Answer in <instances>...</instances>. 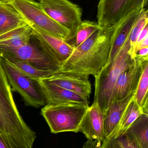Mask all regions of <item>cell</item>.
Masks as SVG:
<instances>
[{
  "label": "cell",
  "mask_w": 148,
  "mask_h": 148,
  "mask_svg": "<svg viewBox=\"0 0 148 148\" xmlns=\"http://www.w3.org/2000/svg\"><path fill=\"white\" fill-rule=\"evenodd\" d=\"M0 133L11 148H32L36 137L19 113L1 57Z\"/></svg>",
  "instance_id": "1"
},
{
  "label": "cell",
  "mask_w": 148,
  "mask_h": 148,
  "mask_svg": "<svg viewBox=\"0 0 148 148\" xmlns=\"http://www.w3.org/2000/svg\"><path fill=\"white\" fill-rule=\"evenodd\" d=\"M114 28H100L98 37L92 47L74 63L59 69L55 74L83 79H89L90 75H97L108 61Z\"/></svg>",
  "instance_id": "2"
},
{
  "label": "cell",
  "mask_w": 148,
  "mask_h": 148,
  "mask_svg": "<svg viewBox=\"0 0 148 148\" xmlns=\"http://www.w3.org/2000/svg\"><path fill=\"white\" fill-rule=\"evenodd\" d=\"M128 38L116 56L95 77L94 102L98 103L103 114L113 102L115 87L120 74L134 63Z\"/></svg>",
  "instance_id": "3"
},
{
  "label": "cell",
  "mask_w": 148,
  "mask_h": 148,
  "mask_svg": "<svg viewBox=\"0 0 148 148\" xmlns=\"http://www.w3.org/2000/svg\"><path fill=\"white\" fill-rule=\"evenodd\" d=\"M89 107L77 103L45 105L41 110V114L51 133H77L79 132L82 121Z\"/></svg>",
  "instance_id": "4"
},
{
  "label": "cell",
  "mask_w": 148,
  "mask_h": 148,
  "mask_svg": "<svg viewBox=\"0 0 148 148\" xmlns=\"http://www.w3.org/2000/svg\"><path fill=\"white\" fill-rule=\"evenodd\" d=\"M9 4L14 8L31 27L66 40L70 32L48 15L35 0H12Z\"/></svg>",
  "instance_id": "5"
},
{
  "label": "cell",
  "mask_w": 148,
  "mask_h": 148,
  "mask_svg": "<svg viewBox=\"0 0 148 148\" xmlns=\"http://www.w3.org/2000/svg\"><path fill=\"white\" fill-rule=\"evenodd\" d=\"M1 61L12 90L21 96L25 105L36 108L45 106V97L38 80L26 75L7 60L1 58Z\"/></svg>",
  "instance_id": "6"
},
{
  "label": "cell",
  "mask_w": 148,
  "mask_h": 148,
  "mask_svg": "<svg viewBox=\"0 0 148 148\" xmlns=\"http://www.w3.org/2000/svg\"><path fill=\"white\" fill-rule=\"evenodd\" d=\"M148 0H100L97 23L102 29L114 28L133 12L145 8Z\"/></svg>",
  "instance_id": "7"
},
{
  "label": "cell",
  "mask_w": 148,
  "mask_h": 148,
  "mask_svg": "<svg viewBox=\"0 0 148 148\" xmlns=\"http://www.w3.org/2000/svg\"><path fill=\"white\" fill-rule=\"evenodd\" d=\"M43 10L70 32L71 40L82 21L81 8L69 0H39Z\"/></svg>",
  "instance_id": "8"
},
{
  "label": "cell",
  "mask_w": 148,
  "mask_h": 148,
  "mask_svg": "<svg viewBox=\"0 0 148 148\" xmlns=\"http://www.w3.org/2000/svg\"><path fill=\"white\" fill-rule=\"evenodd\" d=\"M0 57L10 62H27L36 68L56 73L60 68L38 45L30 42L17 47H0Z\"/></svg>",
  "instance_id": "9"
},
{
  "label": "cell",
  "mask_w": 148,
  "mask_h": 148,
  "mask_svg": "<svg viewBox=\"0 0 148 148\" xmlns=\"http://www.w3.org/2000/svg\"><path fill=\"white\" fill-rule=\"evenodd\" d=\"M32 27V36L38 46L60 67L68 59L74 48L66 40Z\"/></svg>",
  "instance_id": "10"
},
{
  "label": "cell",
  "mask_w": 148,
  "mask_h": 148,
  "mask_svg": "<svg viewBox=\"0 0 148 148\" xmlns=\"http://www.w3.org/2000/svg\"><path fill=\"white\" fill-rule=\"evenodd\" d=\"M148 63V60L136 58L134 63L121 73L115 87L113 102L135 93L143 69Z\"/></svg>",
  "instance_id": "11"
},
{
  "label": "cell",
  "mask_w": 148,
  "mask_h": 148,
  "mask_svg": "<svg viewBox=\"0 0 148 148\" xmlns=\"http://www.w3.org/2000/svg\"><path fill=\"white\" fill-rule=\"evenodd\" d=\"M79 132L89 140H93L101 145L104 137V117L98 103L94 102L89 106L82 121Z\"/></svg>",
  "instance_id": "12"
},
{
  "label": "cell",
  "mask_w": 148,
  "mask_h": 148,
  "mask_svg": "<svg viewBox=\"0 0 148 148\" xmlns=\"http://www.w3.org/2000/svg\"><path fill=\"white\" fill-rule=\"evenodd\" d=\"M38 81L45 97V105L77 103L89 106V99L81 95L50 83L45 79Z\"/></svg>",
  "instance_id": "13"
},
{
  "label": "cell",
  "mask_w": 148,
  "mask_h": 148,
  "mask_svg": "<svg viewBox=\"0 0 148 148\" xmlns=\"http://www.w3.org/2000/svg\"><path fill=\"white\" fill-rule=\"evenodd\" d=\"M143 9L133 12L115 27L112 36L111 51L107 64L114 60L127 41L133 27Z\"/></svg>",
  "instance_id": "14"
},
{
  "label": "cell",
  "mask_w": 148,
  "mask_h": 148,
  "mask_svg": "<svg viewBox=\"0 0 148 148\" xmlns=\"http://www.w3.org/2000/svg\"><path fill=\"white\" fill-rule=\"evenodd\" d=\"M135 93L123 99L114 101L103 114L104 139L109 138L115 132L120 124L123 113Z\"/></svg>",
  "instance_id": "15"
},
{
  "label": "cell",
  "mask_w": 148,
  "mask_h": 148,
  "mask_svg": "<svg viewBox=\"0 0 148 148\" xmlns=\"http://www.w3.org/2000/svg\"><path fill=\"white\" fill-rule=\"evenodd\" d=\"M44 79L50 83L89 99L92 89L89 79H81L58 74H54Z\"/></svg>",
  "instance_id": "16"
},
{
  "label": "cell",
  "mask_w": 148,
  "mask_h": 148,
  "mask_svg": "<svg viewBox=\"0 0 148 148\" xmlns=\"http://www.w3.org/2000/svg\"><path fill=\"white\" fill-rule=\"evenodd\" d=\"M27 24L26 20L14 8L0 1V35Z\"/></svg>",
  "instance_id": "17"
},
{
  "label": "cell",
  "mask_w": 148,
  "mask_h": 148,
  "mask_svg": "<svg viewBox=\"0 0 148 148\" xmlns=\"http://www.w3.org/2000/svg\"><path fill=\"white\" fill-rule=\"evenodd\" d=\"M32 27L29 24L16 28L0 35V47H17L30 42Z\"/></svg>",
  "instance_id": "18"
},
{
  "label": "cell",
  "mask_w": 148,
  "mask_h": 148,
  "mask_svg": "<svg viewBox=\"0 0 148 148\" xmlns=\"http://www.w3.org/2000/svg\"><path fill=\"white\" fill-rule=\"evenodd\" d=\"M126 134L138 148H148V114H142L128 129Z\"/></svg>",
  "instance_id": "19"
},
{
  "label": "cell",
  "mask_w": 148,
  "mask_h": 148,
  "mask_svg": "<svg viewBox=\"0 0 148 148\" xmlns=\"http://www.w3.org/2000/svg\"><path fill=\"white\" fill-rule=\"evenodd\" d=\"M142 114L144 113L142 109L133 98L127 106L117 130L111 136H119L125 134L132 124Z\"/></svg>",
  "instance_id": "20"
},
{
  "label": "cell",
  "mask_w": 148,
  "mask_h": 148,
  "mask_svg": "<svg viewBox=\"0 0 148 148\" xmlns=\"http://www.w3.org/2000/svg\"><path fill=\"white\" fill-rule=\"evenodd\" d=\"M148 63L146 64L141 76L134 100L142 109L144 114H148Z\"/></svg>",
  "instance_id": "21"
},
{
  "label": "cell",
  "mask_w": 148,
  "mask_h": 148,
  "mask_svg": "<svg viewBox=\"0 0 148 148\" xmlns=\"http://www.w3.org/2000/svg\"><path fill=\"white\" fill-rule=\"evenodd\" d=\"M100 28L97 22L87 20L82 21L74 38L67 42L74 48L77 47Z\"/></svg>",
  "instance_id": "22"
},
{
  "label": "cell",
  "mask_w": 148,
  "mask_h": 148,
  "mask_svg": "<svg viewBox=\"0 0 148 148\" xmlns=\"http://www.w3.org/2000/svg\"><path fill=\"white\" fill-rule=\"evenodd\" d=\"M100 29L92 34L86 40L77 47L75 48L73 53L60 68L67 67L76 61L92 47L96 41Z\"/></svg>",
  "instance_id": "23"
},
{
  "label": "cell",
  "mask_w": 148,
  "mask_h": 148,
  "mask_svg": "<svg viewBox=\"0 0 148 148\" xmlns=\"http://www.w3.org/2000/svg\"><path fill=\"white\" fill-rule=\"evenodd\" d=\"M21 72L34 80L45 79L53 75L56 72L36 68L27 62L17 61L11 62Z\"/></svg>",
  "instance_id": "24"
},
{
  "label": "cell",
  "mask_w": 148,
  "mask_h": 148,
  "mask_svg": "<svg viewBox=\"0 0 148 148\" xmlns=\"http://www.w3.org/2000/svg\"><path fill=\"white\" fill-rule=\"evenodd\" d=\"M148 24V11L147 10L144 8L135 23L128 37L130 45V52L134 58H135V50L137 39L142 30Z\"/></svg>",
  "instance_id": "25"
},
{
  "label": "cell",
  "mask_w": 148,
  "mask_h": 148,
  "mask_svg": "<svg viewBox=\"0 0 148 148\" xmlns=\"http://www.w3.org/2000/svg\"><path fill=\"white\" fill-rule=\"evenodd\" d=\"M99 148H138L134 142L125 133L123 135L105 139Z\"/></svg>",
  "instance_id": "26"
},
{
  "label": "cell",
  "mask_w": 148,
  "mask_h": 148,
  "mask_svg": "<svg viewBox=\"0 0 148 148\" xmlns=\"http://www.w3.org/2000/svg\"><path fill=\"white\" fill-rule=\"evenodd\" d=\"M136 58L148 60V47L144 48L137 50L135 54Z\"/></svg>",
  "instance_id": "27"
},
{
  "label": "cell",
  "mask_w": 148,
  "mask_h": 148,
  "mask_svg": "<svg viewBox=\"0 0 148 148\" xmlns=\"http://www.w3.org/2000/svg\"><path fill=\"white\" fill-rule=\"evenodd\" d=\"M147 36H148V24H147L141 32L140 34V35L138 37V39H137L136 47Z\"/></svg>",
  "instance_id": "28"
},
{
  "label": "cell",
  "mask_w": 148,
  "mask_h": 148,
  "mask_svg": "<svg viewBox=\"0 0 148 148\" xmlns=\"http://www.w3.org/2000/svg\"><path fill=\"white\" fill-rule=\"evenodd\" d=\"M101 145L93 140H87L83 144L82 148H99Z\"/></svg>",
  "instance_id": "29"
},
{
  "label": "cell",
  "mask_w": 148,
  "mask_h": 148,
  "mask_svg": "<svg viewBox=\"0 0 148 148\" xmlns=\"http://www.w3.org/2000/svg\"><path fill=\"white\" fill-rule=\"evenodd\" d=\"M148 47V36L146 37L143 41L141 42L140 43L137 45L136 47L135 50V54L136 52L141 49L144 48Z\"/></svg>",
  "instance_id": "30"
},
{
  "label": "cell",
  "mask_w": 148,
  "mask_h": 148,
  "mask_svg": "<svg viewBox=\"0 0 148 148\" xmlns=\"http://www.w3.org/2000/svg\"><path fill=\"white\" fill-rule=\"evenodd\" d=\"M0 148H11L0 133Z\"/></svg>",
  "instance_id": "31"
},
{
  "label": "cell",
  "mask_w": 148,
  "mask_h": 148,
  "mask_svg": "<svg viewBox=\"0 0 148 148\" xmlns=\"http://www.w3.org/2000/svg\"><path fill=\"white\" fill-rule=\"evenodd\" d=\"M12 0H0L1 1L3 2L6 3H9Z\"/></svg>",
  "instance_id": "32"
},
{
  "label": "cell",
  "mask_w": 148,
  "mask_h": 148,
  "mask_svg": "<svg viewBox=\"0 0 148 148\" xmlns=\"http://www.w3.org/2000/svg\"><path fill=\"white\" fill-rule=\"evenodd\" d=\"M35 1H39V0H35Z\"/></svg>",
  "instance_id": "33"
}]
</instances>
